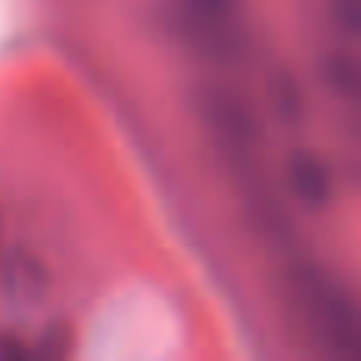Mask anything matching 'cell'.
<instances>
[{"mask_svg":"<svg viewBox=\"0 0 361 361\" xmlns=\"http://www.w3.org/2000/svg\"><path fill=\"white\" fill-rule=\"evenodd\" d=\"M292 295L295 307L320 343L343 355H361V307L343 288L314 269H298Z\"/></svg>","mask_w":361,"mask_h":361,"instance_id":"cell-1","label":"cell"},{"mask_svg":"<svg viewBox=\"0 0 361 361\" xmlns=\"http://www.w3.org/2000/svg\"><path fill=\"white\" fill-rule=\"evenodd\" d=\"M288 184L298 193V200H305L307 206H320L330 197V171L311 152H298L288 162Z\"/></svg>","mask_w":361,"mask_h":361,"instance_id":"cell-2","label":"cell"},{"mask_svg":"<svg viewBox=\"0 0 361 361\" xmlns=\"http://www.w3.org/2000/svg\"><path fill=\"white\" fill-rule=\"evenodd\" d=\"M324 80L339 99L361 102V57H355V54H330L324 61Z\"/></svg>","mask_w":361,"mask_h":361,"instance_id":"cell-3","label":"cell"},{"mask_svg":"<svg viewBox=\"0 0 361 361\" xmlns=\"http://www.w3.org/2000/svg\"><path fill=\"white\" fill-rule=\"evenodd\" d=\"M235 4L238 0H178V6L184 10L187 23L200 25V29H225L235 16Z\"/></svg>","mask_w":361,"mask_h":361,"instance_id":"cell-4","label":"cell"},{"mask_svg":"<svg viewBox=\"0 0 361 361\" xmlns=\"http://www.w3.org/2000/svg\"><path fill=\"white\" fill-rule=\"evenodd\" d=\"M330 10H333V19L352 38L361 42V0H330Z\"/></svg>","mask_w":361,"mask_h":361,"instance_id":"cell-5","label":"cell"}]
</instances>
